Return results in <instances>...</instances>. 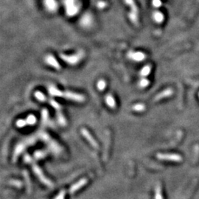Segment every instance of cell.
I'll use <instances>...</instances> for the list:
<instances>
[{"label":"cell","mask_w":199,"mask_h":199,"mask_svg":"<svg viewBox=\"0 0 199 199\" xmlns=\"http://www.w3.org/2000/svg\"><path fill=\"white\" fill-rule=\"evenodd\" d=\"M50 103L52 104V105H53V106L55 108V109H60L59 104H58V103H56L55 101H53V100H51V101H50Z\"/></svg>","instance_id":"cell-18"},{"label":"cell","mask_w":199,"mask_h":199,"mask_svg":"<svg viewBox=\"0 0 199 199\" xmlns=\"http://www.w3.org/2000/svg\"><path fill=\"white\" fill-rule=\"evenodd\" d=\"M149 83L150 82H149L148 80H147L146 78H143V79H142L141 81H140V86L142 88H145L149 85Z\"/></svg>","instance_id":"cell-15"},{"label":"cell","mask_w":199,"mask_h":199,"mask_svg":"<svg viewBox=\"0 0 199 199\" xmlns=\"http://www.w3.org/2000/svg\"><path fill=\"white\" fill-rule=\"evenodd\" d=\"M87 183V179L86 178H83V179L80 180L77 183H76L75 184H74L72 187H71L70 189V193H75V191H77V189H79L80 188L82 187L83 186H84L85 184Z\"/></svg>","instance_id":"cell-6"},{"label":"cell","mask_w":199,"mask_h":199,"mask_svg":"<svg viewBox=\"0 0 199 199\" xmlns=\"http://www.w3.org/2000/svg\"><path fill=\"white\" fill-rule=\"evenodd\" d=\"M132 109L135 111H142L145 109V105L142 103H137L136 105H133V107H132Z\"/></svg>","instance_id":"cell-11"},{"label":"cell","mask_w":199,"mask_h":199,"mask_svg":"<svg viewBox=\"0 0 199 199\" xmlns=\"http://www.w3.org/2000/svg\"><path fill=\"white\" fill-rule=\"evenodd\" d=\"M64 196H65V192L64 191H62V192L60 193L59 195L56 197L55 199H64Z\"/></svg>","instance_id":"cell-19"},{"label":"cell","mask_w":199,"mask_h":199,"mask_svg":"<svg viewBox=\"0 0 199 199\" xmlns=\"http://www.w3.org/2000/svg\"><path fill=\"white\" fill-rule=\"evenodd\" d=\"M49 92H50V94L53 96H58V97H61V96H62V92H60V91L58 90L56 88L51 87L49 89Z\"/></svg>","instance_id":"cell-12"},{"label":"cell","mask_w":199,"mask_h":199,"mask_svg":"<svg viewBox=\"0 0 199 199\" xmlns=\"http://www.w3.org/2000/svg\"><path fill=\"white\" fill-rule=\"evenodd\" d=\"M157 158L161 160H165V161H171L178 162L182 161V157L178 154L175 153H159L156 155Z\"/></svg>","instance_id":"cell-1"},{"label":"cell","mask_w":199,"mask_h":199,"mask_svg":"<svg viewBox=\"0 0 199 199\" xmlns=\"http://www.w3.org/2000/svg\"><path fill=\"white\" fill-rule=\"evenodd\" d=\"M105 86H106V83L104 81H100L97 83V88L100 91H103L105 88Z\"/></svg>","instance_id":"cell-16"},{"label":"cell","mask_w":199,"mask_h":199,"mask_svg":"<svg viewBox=\"0 0 199 199\" xmlns=\"http://www.w3.org/2000/svg\"><path fill=\"white\" fill-rule=\"evenodd\" d=\"M25 120L27 125H34L36 122V118L34 115H29Z\"/></svg>","instance_id":"cell-13"},{"label":"cell","mask_w":199,"mask_h":199,"mask_svg":"<svg viewBox=\"0 0 199 199\" xmlns=\"http://www.w3.org/2000/svg\"><path fill=\"white\" fill-rule=\"evenodd\" d=\"M150 70H151V66L150 65H147L145 66L143 69H142L141 72H140V75H141L142 77H146L147 75L150 74Z\"/></svg>","instance_id":"cell-10"},{"label":"cell","mask_w":199,"mask_h":199,"mask_svg":"<svg viewBox=\"0 0 199 199\" xmlns=\"http://www.w3.org/2000/svg\"><path fill=\"white\" fill-rule=\"evenodd\" d=\"M61 97H64L66 98L72 100V101H77V102H83L85 100V97L81 94H77L75 93H72V92H65L62 93Z\"/></svg>","instance_id":"cell-2"},{"label":"cell","mask_w":199,"mask_h":199,"mask_svg":"<svg viewBox=\"0 0 199 199\" xmlns=\"http://www.w3.org/2000/svg\"><path fill=\"white\" fill-rule=\"evenodd\" d=\"M155 199H163L161 193V187L160 184H157L155 188Z\"/></svg>","instance_id":"cell-9"},{"label":"cell","mask_w":199,"mask_h":199,"mask_svg":"<svg viewBox=\"0 0 199 199\" xmlns=\"http://www.w3.org/2000/svg\"><path fill=\"white\" fill-rule=\"evenodd\" d=\"M33 170L35 171V173L38 176V178L41 179V181H43V183L46 184L47 186H51V182L48 179H47L46 178H45V176H44V174H42V172H41V170L39 169V168H38V166L34 165V166H33Z\"/></svg>","instance_id":"cell-4"},{"label":"cell","mask_w":199,"mask_h":199,"mask_svg":"<svg viewBox=\"0 0 199 199\" xmlns=\"http://www.w3.org/2000/svg\"><path fill=\"white\" fill-rule=\"evenodd\" d=\"M129 57L134 61H140L145 59V55L142 53H133L132 52L129 53Z\"/></svg>","instance_id":"cell-8"},{"label":"cell","mask_w":199,"mask_h":199,"mask_svg":"<svg viewBox=\"0 0 199 199\" xmlns=\"http://www.w3.org/2000/svg\"><path fill=\"white\" fill-rule=\"evenodd\" d=\"M16 125L17 127L22 128V127L25 126V125H27V122L25 120H19L16 122Z\"/></svg>","instance_id":"cell-17"},{"label":"cell","mask_w":199,"mask_h":199,"mask_svg":"<svg viewBox=\"0 0 199 199\" xmlns=\"http://www.w3.org/2000/svg\"><path fill=\"white\" fill-rule=\"evenodd\" d=\"M35 97H36L38 101H41V102H44V101H46V97H45L44 94H42L41 92H35Z\"/></svg>","instance_id":"cell-14"},{"label":"cell","mask_w":199,"mask_h":199,"mask_svg":"<svg viewBox=\"0 0 199 199\" xmlns=\"http://www.w3.org/2000/svg\"><path fill=\"white\" fill-rule=\"evenodd\" d=\"M173 89H165V90L162 91L161 92L159 93V94L155 97L154 101H158L163 98H166V97H170V96L173 94Z\"/></svg>","instance_id":"cell-5"},{"label":"cell","mask_w":199,"mask_h":199,"mask_svg":"<svg viewBox=\"0 0 199 199\" xmlns=\"http://www.w3.org/2000/svg\"><path fill=\"white\" fill-rule=\"evenodd\" d=\"M105 103L111 109H115L116 108L115 100L111 94H108L105 96Z\"/></svg>","instance_id":"cell-7"},{"label":"cell","mask_w":199,"mask_h":199,"mask_svg":"<svg viewBox=\"0 0 199 199\" xmlns=\"http://www.w3.org/2000/svg\"><path fill=\"white\" fill-rule=\"evenodd\" d=\"M81 133H82V134L83 135V137H85V138L86 139V140L89 141V143L91 144V145H92V146L94 147V148H99V145L98 144H97V142L94 140V139L92 137V135L89 133V132L86 129H83L82 130H81Z\"/></svg>","instance_id":"cell-3"},{"label":"cell","mask_w":199,"mask_h":199,"mask_svg":"<svg viewBox=\"0 0 199 199\" xmlns=\"http://www.w3.org/2000/svg\"><path fill=\"white\" fill-rule=\"evenodd\" d=\"M198 95H199V94H198Z\"/></svg>","instance_id":"cell-20"}]
</instances>
